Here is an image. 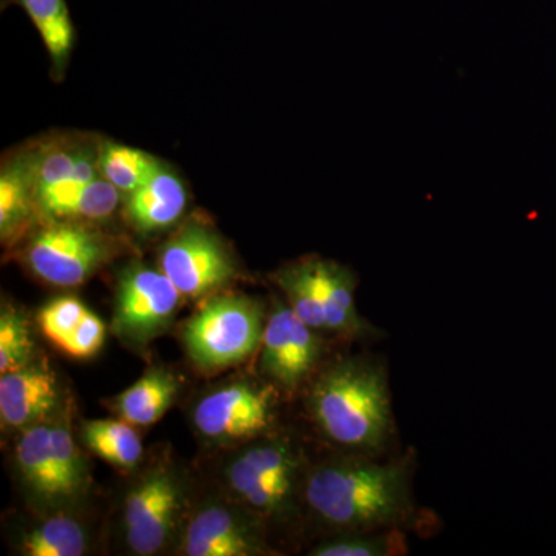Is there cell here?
<instances>
[{
  "label": "cell",
  "instance_id": "obj_1",
  "mask_svg": "<svg viewBox=\"0 0 556 556\" xmlns=\"http://www.w3.org/2000/svg\"><path fill=\"white\" fill-rule=\"evenodd\" d=\"M346 455L306 473L303 503L334 533L404 529L416 518L413 452L396 459Z\"/></svg>",
  "mask_w": 556,
  "mask_h": 556
},
{
  "label": "cell",
  "instance_id": "obj_2",
  "mask_svg": "<svg viewBox=\"0 0 556 556\" xmlns=\"http://www.w3.org/2000/svg\"><path fill=\"white\" fill-rule=\"evenodd\" d=\"M306 405L321 437L351 455L382 456L393 439V402L379 358L343 357L320 369Z\"/></svg>",
  "mask_w": 556,
  "mask_h": 556
},
{
  "label": "cell",
  "instance_id": "obj_3",
  "mask_svg": "<svg viewBox=\"0 0 556 556\" xmlns=\"http://www.w3.org/2000/svg\"><path fill=\"white\" fill-rule=\"evenodd\" d=\"M308 470L294 442H260L230 463L226 478L232 492L260 517L288 521L298 514Z\"/></svg>",
  "mask_w": 556,
  "mask_h": 556
},
{
  "label": "cell",
  "instance_id": "obj_4",
  "mask_svg": "<svg viewBox=\"0 0 556 556\" xmlns=\"http://www.w3.org/2000/svg\"><path fill=\"white\" fill-rule=\"evenodd\" d=\"M265 316L244 295L208 299L182 328L189 357L203 369H225L248 361L262 345Z\"/></svg>",
  "mask_w": 556,
  "mask_h": 556
},
{
  "label": "cell",
  "instance_id": "obj_5",
  "mask_svg": "<svg viewBox=\"0 0 556 556\" xmlns=\"http://www.w3.org/2000/svg\"><path fill=\"white\" fill-rule=\"evenodd\" d=\"M115 241L79 222H49L31 237L25 260L54 287H79L115 257Z\"/></svg>",
  "mask_w": 556,
  "mask_h": 556
},
{
  "label": "cell",
  "instance_id": "obj_6",
  "mask_svg": "<svg viewBox=\"0 0 556 556\" xmlns=\"http://www.w3.org/2000/svg\"><path fill=\"white\" fill-rule=\"evenodd\" d=\"M160 269L182 298L199 299L237 277V265L217 232L190 219L161 249Z\"/></svg>",
  "mask_w": 556,
  "mask_h": 556
},
{
  "label": "cell",
  "instance_id": "obj_7",
  "mask_svg": "<svg viewBox=\"0 0 556 556\" xmlns=\"http://www.w3.org/2000/svg\"><path fill=\"white\" fill-rule=\"evenodd\" d=\"M181 298L163 270L141 263L126 266L116 283L113 329L131 343H148L170 327Z\"/></svg>",
  "mask_w": 556,
  "mask_h": 556
},
{
  "label": "cell",
  "instance_id": "obj_8",
  "mask_svg": "<svg viewBox=\"0 0 556 556\" xmlns=\"http://www.w3.org/2000/svg\"><path fill=\"white\" fill-rule=\"evenodd\" d=\"M321 354L320 332L278 300L266 321L260 354V369L270 386L281 393H298L316 376Z\"/></svg>",
  "mask_w": 556,
  "mask_h": 556
},
{
  "label": "cell",
  "instance_id": "obj_9",
  "mask_svg": "<svg viewBox=\"0 0 556 556\" xmlns=\"http://www.w3.org/2000/svg\"><path fill=\"white\" fill-rule=\"evenodd\" d=\"M273 386L236 382L200 399L193 422L201 437L215 444H237L268 433L276 420Z\"/></svg>",
  "mask_w": 556,
  "mask_h": 556
},
{
  "label": "cell",
  "instance_id": "obj_10",
  "mask_svg": "<svg viewBox=\"0 0 556 556\" xmlns=\"http://www.w3.org/2000/svg\"><path fill=\"white\" fill-rule=\"evenodd\" d=\"M181 504V486L169 471L155 470L139 481L124 504V530L131 552L159 554L174 533Z\"/></svg>",
  "mask_w": 556,
  "mask_h": 556
},
{
  "label": "cell",
  "instance_id": "obj_11",
  "mask_svg": "<svg viewBox=\"0 0 556 556\" xmlns=\"http://www.w3.org/2000/svg\"><path fill=\"white\" fill-rule=\"evenodd\" d=\"M182 554L189 556H254L269 554L248 519L228 507H203L189 522Z\"/></svg>",
  "mask_w": 556,
  "mask_h": 556
},
{
  "label": "cell",
  "instance_id": "obj_12",
  "mask_svg": "<svg viewBox=\"0 0 556 556\" xmlns=\"http://www.w3.org/2000/svg\"><path fill=\"white\" fill-rule=\"evenodd\" d=\"M58 402L53 372L42 367H22L0 378V419L3 427L22 430L42 422Z\"/></svg>",
  "mask_w": 556,
  "mask_h": 556
},
{
  "label": "cell",
  "instance_id": "obj_13",
  "mask_svg": "<svg viewBox=\"0 0 556 556\" xmlns=\"http://www.w3.org/2000/svg\"><path fill=\"white\" fill-rule=\"evenodd\" d=\"M38 214V146L3 161L0 170V236L11 241Z\"/></svg>",
  "mask_w": 556,
  "mask_h": 556
},
{
  "label": "cell",
  "instance_id": "obj_14",
  "mask_svg": "<svg viewBox=\"0 0 556 556\" xmlns=\"http://www.w3.org/2000/svg\"><path fill=\"white\" fill-rule=\"evenodd\" d=\"M188 206V190L166 166L124 199V215L138 232L153 233L174 226Z\"/></svg>",
  "mask_w": 556,
  "mask_h": 556
},
{
  "label": "cell",
  "instance_id": "obj_15",
  "mask_svg": "<svg viewBox=\"0 0 556 556\" xmlns=\"http://www.w3.org/2000/svg\"><path fill=\"white\" fill-rule=\"evenodd\" d=\"M316 273L328 334L350 340L379 338V329L358 313L353 274L338 263L320 258H316Z\"/></svg>",
  "mask_w": 556,
  "mask_h": 556
},
{
  "label": "cell",
  "instance_id": "obj_16",
  "mask_svg": "<svg viewBox=\"0 0 556 556\" xmlns=\"http://www.w3.org/2000/svg\"><path fill=\"white\" fill-rule=\"evenodd\" d=\"M16 459L25 484L40 500L70 497L51 448L49 424L39 422L25 428L17 442Z\"/></svg>",
  "mask_w": 556,
  "mask_h": 556
},
{
  "label": "cell",
  "instance_id": "obj_17",
  "mask_svg": "<svg viewBox=\"0 0 556 556\" xmlns=\"http://www.w3.org/2000/svg\"><path fill=\"white\" fill-rule=\"evenodd\" d=\"M28 14L49 51L53 78H64L75 46V28L65 0H3Z\"/></svg>",
  "mask_w": 556,
  "mask_h": 556
},
{
  "label": "cell",
  "instance_id": "obj_18",
  "mask_svg": "<svg viewBox=\"0 0 556 556\" xmlns=\"http://www.w3.org/2000/svg\"><path fill=\"white\" fill-rule=\"evenodd\" d=\"M178 393L175 376L153 369L116 399V412L131 426L146 427L166 415Z\"/></svg>",
  "mask_w": 556,
  "mask_h": 556
},
{
  "label": "cell",
  "instance_id": "obj_19",
  "mask_svg": "<svg viewBox=\"0 0 556 556\" xmlns=\"http://www.w3.org/2000/svg\"><path fill=\"white\" fill-rule=\"evenodd\" d=\"M278 288L285 294L289 308L309 328L324 334L328 332L324 302L318 288L316 257L303 258L277 273Z\"/></svg>",
  "mask_w": 556,
  "mask_h": 556
},
{
  "label": "cell",
  "instance_id": "obj_20",
  "mask_svg": "<svg viewBox=\"0 0 556 556\" xmlns=\"http://www.w3.org/2000/svg\"><path fill=\"white\" fill-rule=\"evenodd\" d=\"M98 166L102 177L123 193L124 199L144 186L163 163L144 150L101 141L98 149Z\"/></svg>",
  "mask_w": 556,
  "mask_h": 556
},
{
  "label": "cell",
  "instance_id": "obj_21",
  "mask_svg": "<svg viewBox=\"0 0 556 556\" xmlns=\"http://www.w3.org/2000/svg\"><path fill=\"white\" fill-rule=\"evenodd\" d=\"M84 442L116 467H135L142 456L141 439L126 420H90L84 426Z\"/></svg>",
  "mask_w": 556,
  "mask_h": 556
},
{
  "label": "cell",
  "instance_id": "obj_22",
  "mask_svg": "<svg viewBox=\"0 0 556 556\" xmlns=\"http://www.w3.org/2000/svg\"><path fill=\"white\" fill-rule=\"evenodd\" d=\"M408 552L404 529L356 530L321 541L311 556H401Z\"/></svg>",
  "mask_w": 556,
  "mask_h": 556
},
{
  "label": "cell",
  "instance_id": "obj_23",
  "mask_svg": "<svg viewBox=\"0 0 556 556\" xmlns=\"http://www.w3.org/2000/svg\"><path fill=\"white\" fill-rule=\"evenodd\" d=\"M86 548V530L65 517L47 519L22 541V552L28 556H80Z\"/></svg>",
  "mask_w": 556,
  "mask_h": 556
},
{
  "label": "cell",
  "instance_id": "obj_24",
  "mask_svg": "<svg viewBox=\"0 0 556 556\" xmlns=\"http://www.w3.org/2000/svg\"><path fill=\"white\" fill-rule=\"evenodd\" d=\"M123 199V193L101 175L62 203L49 222H102L112 217Z\"/></svg>",
  "mask_w": 556,
  "mask_h": 556
},
{
  "label": "cell",
  "instance_id": "obj_25",
  "mask_svg": "<svg viewBox=\"0 0 556 556\" xmlns=\"http://www.w3.org/2000/svg\"><path fill=\"white\" fill-rule=\"evenodd\" d=\"M86 139H50L38 144V195L68 178L80 160L97 149Z\"/></svg>",
  "mask_w": 556,
  "mask_h": 556
},
{
  "label": "cell",
  "instance_id": "obj_26",
  "mask_svg": "<svg viewBox=\"0 0 556 556\" xmlns=\"http://www.w3.org/2000/svg\"><path fill=\"white\" fill-rule=\"evenodd\" d=\"M33 342L27 320L20 311L3 306L0 314V372L27 367Z\"/></svg>",
  "mask_w": 556,
  "mask_h": 556
},
{
  "label": "cell",
  "instance_id": "obj_27",
  "mask_svg": "<svg viewBox=\"0 0 556 556\" xmlns=\"http://www.w3.org/2000/svg\"><path fill=\"white\" fill-rule=\"evenodd\" d=\"M51 448L60 468L62 481L67 486L70 496L76 495L86 481V466L80 457L78 447L73 441L67 422H54L50 426Z\"/></svg>",
  "mask_w": 556,
  "mask_h": 556
},
{
  "label": "cell",
  "instance_id": "obj_28",
  "mask_svg": "<svg viewBox=\"0 0 556 556\" xmlns=\"http://www.w3.org/2000/svg\"><path fill=\"white\" fill-rule=\"evenodd\" d=\"M87 313H89V309L78 299H56L40 309L38 317L39 327L47 339L61 348L62 343L75 331Z\"/></svg>",
  "mask_w": 556,
  "mask_h": 556
},
{
  "label": "cell",
  "instance_id": "obj_29",
  "mask_svg": "<svg viewBox=\"0 0 556 556\" xmlns=\"http://www.w3.org/2000/svg\"><path fill=\"white\" fill-rule=\"evenodd\" d=\"M105 340V325L93 313H87L75 331L61 345L68 356L86 358L98 353Z\"/></svg>",
  "mask_w": 556,
  "mask_h": 556
}]
</instances>
